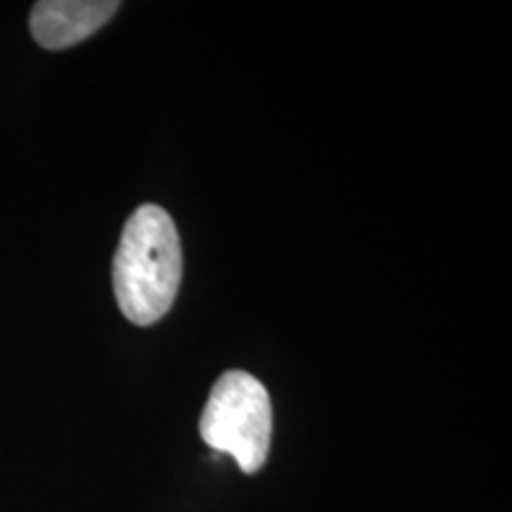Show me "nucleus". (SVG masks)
I'll return each mask as SVG.
<instances>
[{
    "instance_id": "1",
    "label": "nucleus",
    "mask_w": 512,
    "mask_h": 512,
    "mask_svg": "<svg viewBox=\"0 0 512 512\" xmlns=\"http://www.w3.org/2000/svg\"><path fill=\"white\" fill-rule=\"evenodd\" d=\"M183 249L174 219L157 204H143L126 221L114 254L117 304L136 325H155L176 302Z\"/></svg>"
},
{
    "instance_id": "2",
    "label": "nucleus",
    "mask_w": 512,
    "mask_h": 512,
    "mask_svg": "<svg viewBox=\"0 0 512 512\" xmlns=\"http://www.w3.org/2000/svg\"><path fill=\"white\" fill-rule=\"evenodd\" d=\"M200 434L216 453H228L242 472L264 467L271 448L273 408L266 387L245 370H228L211 389Z\"/></svg>"
},
{
    "instance_id": "3",
    "label": "nucleus",
    "mask_w": 512,
    "mask_h": 512,
    "mask_svg": "<svg viewBox=\"0 0 512 512\" xmlns=\"http://www.w3.org/2000/svg\"><path fill=\"white\" fill-rule=\"evenodd\" d=\"M117 10L114 0H43L31 12V34L48 50L72 48L105 27Z\"/></svg>"
}]
</instances>
